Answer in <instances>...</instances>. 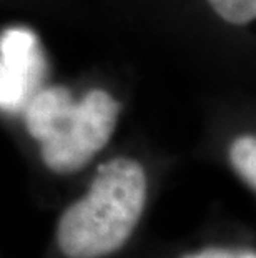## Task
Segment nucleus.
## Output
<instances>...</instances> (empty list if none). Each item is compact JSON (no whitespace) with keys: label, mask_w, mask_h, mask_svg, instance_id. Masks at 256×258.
I'll use <instances>...</instances> for the list:
<instances>
[{"label":"nucleus","mask_w":256,"mask_h":258,"mask_svg":"<svg viewBox=\"0 0 256 258\" xmlns=\"http://www.w3.org/2000/svg\"><path fill=\"white\" fill-rule=\"evenodd\" d=\"M145 202V168L123 157L107 162L97 170L89 191L60 217V251L67 258H103L115 253L137 228Z\"/></svg>","instance_id":"obj_1"},{"label":"nucleus","mask_w":256,"mask_h":258,"mask_svg":"<svg viewBox=\"0 0 256 258\" xmlns=\"http://www.w3.org/2000/svg\"><path fill=\"white\" fill-rule=\"evenodd\" d=\"M120 103L105 90L75 102L65 87L39 90L24 108L29 134L40 144L43 163L55 173L78 172L112 139Z\"/></svg>","instance_id":"obj_2"},{"label":"nucleus","mask_w":256,"mask_h":258,"mask_svg":"<svg viewBox=\"0 0 256 258\" xmlns=\"http://www.w3.org/2000/svg\"><path fill=\"white\" fill-rule=\"evenodd\" d=\"M43 60L37 37L27 29H9L0 37V110L19 112L43 80Z\"/></svg>","instance_id":"obj_3"},{"label":"nucleus","mask_w":256,"mask_h":258,"mask_svg":"<svg viewBox=\"0 0 256 258\" xmlns=\"http://www.w3.org/2000/svg\"><path fill=\"white\" fill-rule=\"evenodd\" d=\"M230 160L236 172L251 188L256 186V139L253 135L239 137L230 148Z\"/></svg>","instance_id":"obj_4"},{"label":"nucleus","mask_w":256,"mask_h":258,"mask_svg":"<svg viewBox=\"0 0 256 258\" xmlns=\"http://www.w3.org/2000/svg\"><path fill=\"white\" fill-rule=\"evenodd\" d=\"M211 9L233 25H246L256 17V0H208Z\"/></svg>","instance_id":"obj_5"},{"label":"nucleus","mask_w":256,"mask_h":258,"mask_svg":"<svg viewBox=\"0 0 256 258\" xmlns=\"http://www.w3.org/2000/svg\"><path fill=\"white\" fill-rule=\"evenodd\" d=\"M183 258H239V251L228 248H205L197 253L185 255Z\"/></svg>","instance_id":"obj_6"},{"label":"nucleus","mask_w":256,"mask_h":258,"mask_svg":"<svg viewBox=\"0 0 256 258\" xmlns=\"http://www.w3.org/2000/svg\"><path fill=\"white\" fill-rule=\"evenodd\" d=\"M239 258H256V255H254V251L241 250V251H239Z\"/></svg>","instance_id":"obj_7"}]
</instances>
